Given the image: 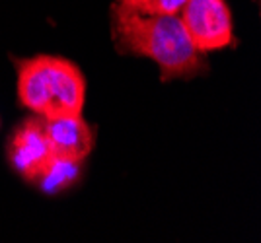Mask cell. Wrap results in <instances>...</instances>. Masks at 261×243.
<instances>
[{
	"instance_id": "7a4b0ae2",
	"label": "cell",
	"mask_w": 261,
	"mask_h": 243,
	"mask_svg": "<svg viewBox=\"0 0 261 243\" xmlns=\"http://www.w3.org/2000/svg\"><path fill=\"white\" fill-rule=\"evenodd\" d=\"M177 16L193 47L203 55L234 43L232 14L226 0H187Z\"/></svg>"
},
{
	"instance_id": "ba28073f",
	"label": "cell",
	"mask_w": 261,
	"mask_h": 243,
	"mask_svg": "<svg viewBox=\"0 0 261 243\" xmlns=\"http://www.w3.org/2000/svg\"><path fill=\"white\" fill-rule=\"evenodd\" d=\"M117 2H121L123 6H129L133 10L142 12V14H144V10H146L148 4H150V0H117Z\"/></svg>"
},
{
	"instance_id": "277c9868",
	"label": "cell",
	"mask_w": 261,
	"mask_h": 243,
	"mask_svg": "<svg viewBox=\"0 0 261 243\" xmlns=\"http://www.w3.org/2000/svg\"><path fill=\"white\" fill-rule=\"evenodd\" d=\"M84 98H86V80L80 68L66 58L49 55V70H47L49 113L45 119L82 115Z\"/></svg>"
},
{
	"instance_id": "52a82bcc",
	"label": "cell",
	"mask_w": 261,
	"mask_h": 243,
	"mask_svg": "<svg viewBox=\"0 0 261 243\" xmlns=\"http://www.w3.org/2000/svg\"><path fill=\"white\" fill-rule=\"evenodd\" d=\"M187 0H150L144 14H179Z\"/></svg>"
},
{
	"instance_id": "5b68a950",
	"label": "cell",
	"mask_w": 261,
	"mask_h": 243,
	"mask_svg": "<svg viewBox=\"0 0 261 243\" xmlns=\"http://www.w3.org/2000/svg\"><path fill=\"white\" fill-rule=\"evenodd\" d=\"M45 133L57 160L82 164L94 148V131L82 115L45 119Z\"/></svg>"
},
{
	"instance_id": "6da1fadb",
	"label": "cell",
	"mask_w": 261,
	"mask_h": 243,
	"mask_svg": "<svg viewBox=\"0 0 261 243\" xmlns=\"http://www.w3.org/2000/svg\"><path fill=\"white\" fill-rule=\"evenodd\" d=\"M111 34L121 53L152 58L160 67L162 82L207 70V58L193 47L177 14H142L115 0Z\"/></svg>"
},
{
	"instance_id": "8992f818",
	"label": "cell",
	"mask_w": 261,
	"mask_h": 243,
	"mask_svg": "<svg viewBox=\"0 0 261 243\" xmlns=\"http://www.w3.org/2000/svg\"><path fill=\"white\" fill-rule=\"evenodd\" d=\"M18 67V98L28 109L39 117H47L49 100H47V70L49 55H37L32 58L16 60Z\"/></svg>"
},
{
	"instance_id": "3957f363",
	"label": "cell",
	"mask_w": 261,
	"mask_h": 243,
	"mask_svg": "<svg viewBox=\"0 0 261 243\" xmlns=\"http://www.w3.org/2000/svg\"><path fill=\"white\" fill-rule=\"evenodd\" d=\"M8 160L25 181H43L57 162L45 133L43 117H28L14 131L8 142Z\"/></svg>"
}]
</instances>
